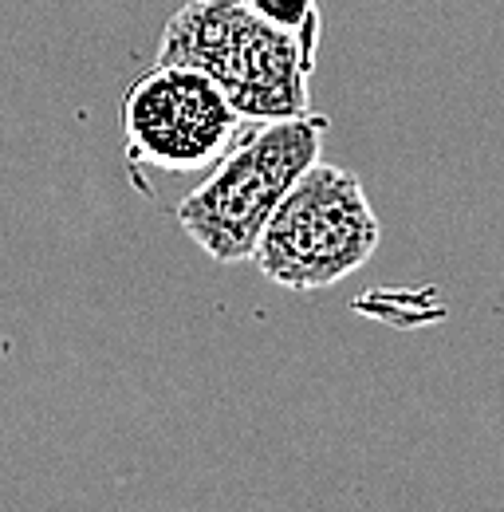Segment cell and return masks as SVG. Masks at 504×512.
<instances>
[{
	"instance_id": "277c9868",
	"label": "cell",
	"mask_w": 504,
	"mask_h": 512,
	"mask_svg": "<svg viewBox=\"0 0 504 512\" xmlns=\"http://www.w3.org/2000/svg\"><path fill=\"white\" fill-rule=\"evenodd\" d=\"M126 162L134 170L197 174L213 170L252 127L217 79L186 64L154 60L119 103Z\"/></svg>"
},
{
	"instance_id": "6da1fadb",
	"label": "cell",
	"mask_w": 504,
	"mask_h": 512,
	"mask_svg": "<svg viewBox=\"0 0 504 512\" xmlns=\"http://www.w3.org/2000/svg\"><path fill=\"white\" fill-rule=\"evenodd\" d=\"M158 60L217 79L245 123H276L312 111L319 48L268 24L241 0L182 4L162 28Z\"/></svg>"
},
{
	"instance_id": "7a4b0ae2",
	"label": "cell",
	"mask_w": 504,
	"mask_h": 512,
	"mask_svg": "<svg viewBox=\"0 0 504 512\" xmlns=\"http://www.w3.org/2000/svg\"><path fill=\"white\" fill-rule=\"evenodd\" d=\"M327 127V115L315 111L252 123L209 178L182 197V233L217 264L252 260L280 201L319 162Z\"/></svg>"
},
{
	"instance_id": "3957f363",
	"label": "cell",
	"mask_w": 504,
	"mask_h": 512,
	"mask_svg": "<svg viewBox=\"0 0 504 512\" xmlns=\"http://www.w3.org/2000/svg\"><path fill=\"white\" fill-rule=\"evenodd\" d=\"M378 241L382 225L363 182L319 158L272 213L252 264L288 292H323L359 272Z\"/></svg>"
},
{
	"instance_id": "5b68a950",
	"label": "cell",
	"mask_w": 504,
	"mask_h": 512,
	"mask_svg": "<svg viewBox=\"0 0 504 512\" xmlns=\"http://www.w3.org/2000/svg\"><path fill=\"white\" fill-rule=\"evenodd\" d=\"M245 8H252L256 16H264L268 24L308 40L312 48H319V36H323V8L319 0H241Z\"/></svg>"
}]
</instances>
